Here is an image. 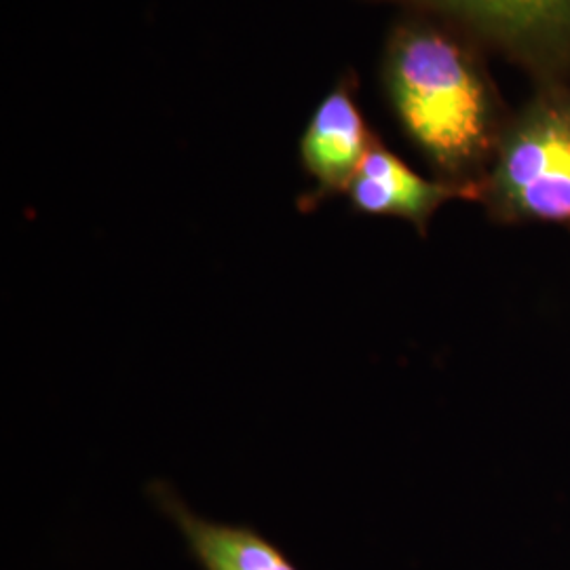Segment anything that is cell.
<instances>
[{"instance_id":"6da1fadb","label":"cell","mask_w":570,"mask_h":570,"mask_svg":"<svg viewBox=\"0 0 570 570\" xmlns=\"http://www.w3.org/2000/svg\"><path fill=\"white\" fill-rule=\"evenodd\" d=\"M389 102L407 138L449 183H480L510 119L480 56L429 20L400 23L385 53Z\"/></svg>"},{"instance_id":"7a4b0ae2","label":"cell","mask_w":570,"mask_h":570,"mask_svg":"<svg viewBox=\"0 0 570 570\" xmlns=\"http://www.w3.org/2000/svg\"><path fill=\"white\" fill-rule=\"evenodd\" d=\"M480 184L499 220L570 228L569 89L550 85L510 119Z\"/></svg>"},{"instance_id":"3957f363","label":"cell","mask_w":570,"mask_h":570,"mask_svg":"<svg viewBox=\"0 0 570 570\" xmlns=\"http://www.w3.org/2000/svg\"><path fill=\"white\" fill-rule=\"evenodd\" d=\"M442 13L534 72L570 70V0H402Z\"/></svg>"},{"instance_id":"277c9868","label":"cell","mask_w":570,"mask_h":570,"mask_svg":"<svg viewBox=\"0 0 570 570\" xmlns=\"http://www.w3.org/2000/svg\"><path fill=\"white\" fill-rule=\"evenodd\" d=\"M374 142L353 85L338 82L311 115L301 140V161L315 183L303 205L313 209L327 197L346 193Z\"/></svg>"},{"instance_id":"5b68a950","label":"cell","mask_w":570,"mask_h":570,"mask_svg":"<svg viewBox=\"0 0 570 570\" xmlns=\"http://www.w3.org/2000/svg\"><path fill=\"white\" fill-rule=\"evenodd\" d=\"M353 209L367 216L404 218L425 233L431 216L452 199H482V184L433 183L376 142L346 188Z\"/></svg>"},{"instance_id":"8992f818","label":"cell","mask_w":570,"mask_h":570,"mask_svg":"<svg viewBox=\"0 0 570 570\" xmlns=\"http://www.w3.org/2000/svg\"><path fill=\"white\" fill-rule=\"evenodd\" d=\"M148 497L155 508L183 534L184 543L204 570H298L265 534L244 524H226L195 513L183 497L161 480Z\"/></svg>"}]
</instances>
